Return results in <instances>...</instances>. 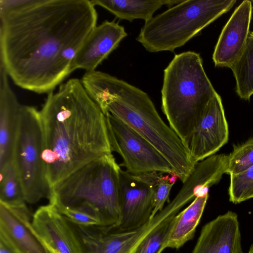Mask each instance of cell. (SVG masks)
<instances>
[{
    "label": "cell",
    "instance_id": "obj_1",
    "mask_svg": "<svg viewBox=\"0 0 253 253\" xmlns=\"http://www.w3.org/2000/svg\"><path fill=\"white\" fill-rule=\"evenodd\" d=\"M89 0H16L0 11V64L18 86L49 93L97 26Z\"/></svg>",
    "mask_w": 253,
    "mask_h": 253
},
{
    "label": "cell",
    "instance_id": "obj_2",
    "mask_svg": "<svg viewBox=\"0 0 253 253\" xmlns=\"http://www.w3.org/2000/svg\"><path fill=\"white\" fill-rule=\"evenodd\" d=\"M40 114L50 189L82 166L112 153L105 116L81 80L69 79L48 93Z\"/></svg>",
    "mask_w": 253,
    "mask_h": 253
},
{
    "label": "cell",
    "instance_id": "obj_3",
    "mask_svg": "<svg viewBox=\"0 0 253 253\" xmlns=\"http://www.w3.org/2000/svg\"><path fill=\"white\" fill-rule=\"evenodd\" d=\"M89 93L105 114L122 121L153 145L173 168L182 182L193 162L184 143L159 115L148 95L109 74L99 72L92 80Z\"/></svg>",
    "mask_w": 253,
    "mask_h": 253
},
{
    "label": "cell",
    "instance_id": "obj_4",
    "mask_svg": "<svg viewBox=\"0 0 253 253\" xmlns=\"http://www.w3.org/2000/svg\"><path fill=\"white\" fill-rule=\"evenodd\" d=\"M121 169L112 153L95 159L53 185L49 204L88 215L99 225L114 227L120 216Z\"/></svg>",
    "mask_w": 253,
    "mask_h": 253
},
{
    "label": "cell",
    "instance_id": "obj_5",
    "mask_svg": "<svg viewBox=\"0 0 253 253\" xmlns=\"http://www.w3.org/2000/svg\"><path fill=\"white\" fill-rule=\"evenodd\" d=\"M216 93L198 53L175 54L164 70L162 111L186 147L194 127Z\"/></svg>",
    "mask_w": 253,
    "mask_h": 253
},
{
    "label": "cell",
    "instance_id": "obj_6",
    "mask_svg": "<svg viewBox=\"0 0 253 253\" xmlns=\"http://www.w3.org/2000/svg\"><path fill=\"white\" fill-rule=\"evenodd\" d=\"M236 2V0H183L145 22L136 40L150 52L173 51Z\"/></svg>",
    "mask_w": 253,
    "mask_h": 253
},
{
    "label": "cell",
    "instance_id": "obj_7",
    "mask_svg": "<svg viewBox=\"0 0 253 253\" xmlns=\"http://www.w3.org/2000/svg\"><path fill=\"white\" fill-rule=\"evenodd\" d=\"M43 140L40 111L32 106L21 105L13 162L25 202L30 204L50 196V187L42 156Z\"/></svg>",
    "mask_w": 253,
    "mask_h": 253
},
{
    "label": "cell",
    "instance_id": "obj_8",
    "mask_svg": "<svg viewBox=\"0 0 253 253\" xmlns=\"http://www.w3.org/2000/svg\"><path fill=\"white\" fill-rule=\"evenodd\" d=\"M105 116L111 151L122 157L121 165L127 171L133 174L157 172L176 176L169 162L149 141L110 113Z\"/></svg>",
    "mask_w": 253,
    "mask_h": 253
},
{
    "label": "cell",
    "instance_id": "obj_9",
    "mask_svg": "<svg viewBox=\"0 0 253 253\" xmlns=\"http://www.w3.org/2000/svg\"><path fill=\"white\" fill-rule=\"evenodd\" d=\"M162 172L133 174L121 169L120 216L116 230L139 228L151 219L156 181Z\"/></svg>",
    "mask_w": 253,
    "mask_h": 253
},
{
    "label": "cell",
    "instance_id": "obj_10",
    "mask_svg": "<svg viewBox=\"0 0 253 253\" xmlns=\"http://www.w3.org/2000/svg\"><path fill=\"white\" fill-rule=\"evenodd\" d=\"M228 123L220 95L216 92L211 99L189 138L187 149L193 162L214 155L227 143Z\"/></svg>",
    "mask_w": 253,
    "mask_h": 253
},
{
    "label": "cell",
    "instance_id": "obj_11",
    "mask_svg": "<svg viewBox=\"0 0 253 253\" xmlns=\"http://www.w3.org/2000/svg\"><path fill=\"white\" fill-rule=\"evenodd\" d=\"M25 203L0 202V243L13 253H50L35 231Z\"/></svg>",
    "mask_w": 253,
    "mask_h": 253
},
{
    "label": "cell",
    "instance_id": "obj_12",
    "mask_svg": "<svg viewBox=\"0 0 253 253\" xmlns=\"http://www.w3.org/2000/svg\"><path fill=\"white\" fill-rule=\"evenodd\" d=\"M32 222L50 253H83L67 218L54 205L40 207Z\"/></svg>",
    "mask_w": 253,
    "mask_h": 253
},
{
    "label": "cell",
    "instance_id": "obj_13",
    "mask_svg": "<svg viewBox=\"0 0 253 253\" xmlns=\"http://www.w3.org/2000/svg\"><path fill=\"white\" fill-rule=\"evenodd\" d=\"M253 6L243 0L224 26L215 46L212 59L215 66L230 68L239 57L250 33Z\"/></svg>",
    "mask_w": 253,
    "mask_h": 253
},
{
    "label": "cell",
    "instance_id": "obj_14",
    "mask_svg": "<svg viewBox=\"0 0 253 253\" xmlns=\"http://www.w3.org/2000/svg\"><path fill=\"white\" fill-rule=\"evenodd\" d=\"M127 36L124 27L115 21H105L96 26L77 52L72 64V72L81 69L95 70Z\"/></svg>",
    "mask_w": 253,
    "mask_h": 253
},
{
    "label": "cell",
    "instance_id": "obj_15",
    "mask_svg": "<svg viewBox=\"0 0 253 253\" xmlns=\"http://www.w3.org/2000/svg\"><path fill=\"white\" fill-rule=\"evenodd\" d=\"M192 253H242L237 214L228 211L205 225Z\"/></svg>",
    "mask_w": 253,
    "mask_h": 253
},
{
    "label": "cell",
    "instance_id": "obj_16",
    "mask_svg": "<svg viewBox=\"0 0 253 253\" xmlns=\"http://www.w3.org/2000/svg\"><path fill=\"white\" fill-rule=\"evenodd\" d=\"M8 76L0 64V169L13 161L21 107L9 85Z\"/></svg>",
    "mask_w": 253,
    "mask_h": 253
},
{
    "label": "cell",
    "instance_id": "obj_17",
    "mask_svg": "<svg viewBox=\"0 0 253 253\" xmlns=\"http://www.w3.org/2000/svg\"><path fill=\"white\" fill-rule=\"evenodd\" d=\"M183 0H91L92 3L100 6L120 19L132 21L141 19L145 22L163 5L171 6Z\"/></svg>",
    "mask_w": 253,
    "mask_h": 253
},
{
    "label": "cell",
    "instance_id": "obj_18",
    "mask_svg": "<svg viewBox=\"0 0 253 253\" xmlns=\"http://www.w3.org/2000/svg\"><path fill=\"white\" fill-rule=\"evenodd\" d=\"M208 197L209 194L195 198L187 208L174 216L167 248L178 249L194 237Z\"/></svg>",
    "mask_w": 253,
    "mask_h": 253
},
{
    "label": "cell",
    "instance_id": "obj_19",
    "mask_svg": "<svg viewBox=\"0 0 253 253\" xmlns=\"http://www.w3.org/2000/svg\"><path fill=\"white\" fill-rule=\"evenodd\" d=\"M236 80V92L249 100L253 94V32L249 33L244 48L230 67Z\"/></svg>",
    "mask_w": 253,
    "mask_h": 253
},
{
    "label": "cell",
    "instance_id": "obj_20",
    "mask_svg": "<svg viewBox=\"0 0 253 253\" xmlns=\"http://www.w3.org/2000/svg\"><path fill=\"white\" fill-rule=\"evenodd\" d=\"M0 202L9 205L25 203L22 186L13 161L0 169Z\"/></svg>",
    "mask_w": 253,
    "mask_h": 253
},
{
    "label": "cell",
    "instance_id": "obj_21",
    "mask_svg": "<svg viewBox=\"0 0 253 253\" xmlns=\"http://www.w3.org/2000/svg\"><path fill=\"white\" fill-rule=\"evenodd\" d=\"M175 215L168 217L149 231L137 243L131 253H161L167 248Z\"/></svg>",
    "mask_w": 253,
    "mask_h": 253
},
{
    "label": "cell",
    "instance_id": "obj_22",
    "mask_svg": "<svg viewBox=\"0 0 253 253\" xmlns=\"http://www.w3.org/2000/svg\"><path fill=\"white\" fill-rule=\"evenodd\" d=\"M230 176V202L236 204L253 198V165L242 172Z\"/></svg>",
    "mask_w": 253,
    "mask_h": 253
},
{
    "label": "cell",
    "instance_id": "obj_23",
    "mask_svg": "<svg viewBox=\"0 0 253 253\" xmlns=\"http://www.w3.org/2000/svg\"><path fill=\"white\" fill-rule=\"evenodd\" d=\"M253 165V137L238 146L228 155L226 173L231 175L244 171Z\"/></svg>",
    "mask_w": 253,
    "mask_h": 253
},
{
    "label": "cell",
    "instance_id": "obj_24",
    "mask_svg": "<svg viewBox=\"0 0 253 253\" xmlns=\"http://www.w3.org/2000/svg\"><path fill=\"white\" fill-rule=\"evenodd\" d=\"M176 176L173 175L171 178L169 175H165L161 173L156 183L153 196V210L151 219L164 208L167 201L170 190L174 185Z\"/></svg>",
    "mask_w": 253,
    "mask_h": 253
},
{
    "label": "cell",
    "instance_id": "obj_25",
    "mask_svg": "<svg viewBox=\"0 0 253 253\" xmlns=\"http://www.w3.org/2000/svg\"><path fill=\"white\" fill-rule=\"evenodd\" d=\"M57 209L61 214L73 223L86 226L99 225L98 221L95 219L82 212L65 208Z\"/></svg>",
    "mask_w": 253,
    "mask_h": 253
},
{
    "label": "cell",
    "instance_id": "obj_26",
    "mask_svg": "<svg viewBox=\"0 0 253 253\" xmlns=\"http://www.w3.org/2000/svg\"><path fill=\"white\" fill-rule=\"evenodd\" d=\"M0 253H13L3 244L0 243Z\"/></svg>",
    "mask_w": 253,
    "mask_h": 253
},
{
    "label": "cell",
    "instance_id": "obj_27",
    "mask_svg": "<svg viewBox=\"0 0 253 253\" xmlns=\"http://www.w3.org/2000/svg\"><path fill=\"white\" fill-rule=\"evenodd\" d=\"M248 253H253V245L250 247Z\"/></svg>",
    "mask_w": 253,
    "mask_h": 253
}]
</instances>
